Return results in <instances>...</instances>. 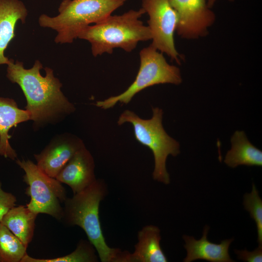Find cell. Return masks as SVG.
<instances>
[{
    "mask_svg": "<svg viewBox=\"0 0 262 262\" xmlns=\"http://www.w3.org/2000/svg\"><path fill=\"white\" fill-rule=\"evenodd\" d=\"M127 0H63L56 16L42 14L38 23L41 27L57 32L54 39L56 43H71L86 27L110 16Z\"/></svg>",
    "mask_w": 262,
    "mask_h": 262,
    "instance_id": "277c9868",
    "label": "cell"
},
{
    "mask_svg": "<svg viewBox=\"0 0 262 262\" xmlns=\"http://www.w3.org/2000/svg\"><path fill=\"white\" fill-rule=\"evenodd\" d=\"M93 157L85 147L79 149L66 163L55 179L71 189L73 194L92 184L95 177Z\"/></svg>",
    "mask_w": 262,
    "mask_h": 262,
    "instance_id": "8fae6325",
    "label": "cell"
},
{
    "mask_svg": "<svg viewBox=\"0 0 262 262\" xmlns=\"http://www.w3.org/2000/svg\"><path fill=\"white\" fill-rule=\"evenodd\" d=\"M209 227L205 226L202 237L196 240L194 237L184 235L182 237L186 250L184 262H191L197 260H204L210 262H234L229 254V247L233 238L223 240L220 244L210 242L207 239Z\"/></svg>",
    "mask_w": 262,
    "mask_h": 262,
    "instance_id": "7c38bea8",
    "label": "cell"
},
{
    "mask_svg": "<svg viewBox=\"0 0 262 262\" xmlns=\"http://www.w3.org/2000/svg\"><path fill=\"white\" fill-rule=\"evenodd\" d=\"M27 9L20 0H0V65L9 63L4 52L15 37V28L20 20L25 23Z\"/></svg>",
    "mask_w": 262,
    "mask_h": 262,
    "instance_id": "4fadbf2b",
    "label": "cell"
},
{
    "mask_svg": "<svg viewBox=\"0 0 262 262\" xmlns=\"http://www.w3.org/2000/svg\"><path fill=\"white\" fill-rule=\"evenodd\" d=\"M134 251L130 254V262H167L160 241L159 228L154 225L144 226L137 234Z\"/></svg>",
    "mask_w": 262,
    "mask_h": 262,
    "instance_id": "9a60e30c",
    "label": "cell"
},
{
    "mask_svg": "<svg viewBox=\"0 0 262 262\" xmlns=\"http://www.w3.org/2000/svg\"><path fill=\"white\" fill-rule=\"evenodd\" d=\"M28 120H30L29 113L20 109L14 99L0 97V155L13 160L16 158L17 154L10 144L9 131Z\"/></svg>",
    "mask_w": 262,
    "mask_h": 262,
    "instance_id": "5bb4252c",
    "label": "cell"
},
{
    "mask_svg": "<svg viewBox=\"0 0 262 262\" xmlns=\"http://www.w3.org/2000/svg\"><path fill=\"white\" fill-rule=\"evenodd\" d=\"M107 194L104 180L97 179L82 191L66 198L61 221L68 226H78L84 230L101 262H129L130 252L110 247L103 234L99 208Z\"/></svg>",
    "mask_w": 262,
    "mask_h": 262,
    "instance_id": "7a4b0ae2",
    "label": "cell"
},
{
    "mask_svg": "<svg viewBox=\"0 0 262 262\" xmlns=\"http://www.w3.org/2000/svg\"><path fill=\"white\" fill-rule=\"evenodd\" d=\"M27 248L6 226L0 222V262H21Z\"/></svg>",
    "mask_w": 262,
    "mask_h": 262,
    "instance_id": "ac0fdd59",
    "label": "cell"
},
{
    "mask_svg": "<svg viewBox=\"0 0 262 262\" xmlns=\"http://www.w3.org/2000/svg\"><path fill=\"white\" fill-rule=\"evenodd\" d=\"M37 215L26 205L14 206L4 215L1 223L27 247L33 237Z\"/></svg>",
    "mask_w": 262,
    "mask_h": 262,
    "instance_id": "e0dca14e",
    "label": "cell"
},
{
    "mask_svg": "<svg viewBox=\"0 0 262 262\" xmlns=\"http://www.w3.org/2000/svg\"><path fill=\"white\" fill-rule=\"evenodd\" d=\"M24 171L23 180L28 185L26 194L30 197L26 206L37 213H45L61 220L63 208L61 203L66 199L65 188L55 178L42 172L30 160H17Z\"/></svg>",
    "mask_w": 262,
    "mask_h": 262,
    "instance_id": "52a82bcc",
    "label": "cell"
},
{
    "mask_svg": "<svg viewBox=\"0 0 262 262\" xmlns=\"http://www.w3.org/2000/svg\"><path fill=\"white\" fill-rule=\"evenodd\" d=\"M84 147L80 138L65 133L55 136L34 157L38 167L49 176L55 178L75 153Z\"/></svg>",
    "mask_w": 262,
    "mask_h": 262,
    "instance_id": "30bf717a",
    "label": "cell"
},
{
    "mask_svg": "<svg viewBox=\"0 0 262 262\" xmlns=\"http://www.w3.org/2000/svg\"><path fill=\"white\" fill-rule=\"evenodd\" d=\"M142 8L149 16L147 23L152 40L150 45L180 64V56L174 39L178 17L169 0H142Z\"/></svg>",
    "mask_w": 262,
    "mask_h": 262,
    "instance_id": "ba28073f",
    "label": "cell"
},
{
    "mask_svg": "<svg viewBox=\"0 0 262 262\" xmlns=\"http://www.w3.org/2000/svg\"><path fill=\"white\" fill-rule=\"evenodd\" d=\"M163 116V111L158 107L152 108V116L148 119L141 118L133 111L126 110L120 114L117 123L118 125L126 123L132 125L136 140L148 147L153 153V179L168 184L170 179L166 167V160L169 155H178L180 147L179 143L164 130L162 124Z\"/></svg>",
    "mask_w": 262,
    "mask_h": 262,
    "instance_id": "5b68a950",
    "label": "cell"
},
{
    "mask_svg": "<svg viewBox=\"0 0 262 262\" xmlns=\"http://www.w3.org/2000/svg\"><path fill=\"white\" fill-rule=\"evenodd\" d=\"M139 56L140 67L133 82L120 94L98 101L96 103L97 107L108 109L118 102L127 104L136 94L149 86L164 83L178 85L181 82L179 68L169 65L163 53L151 45L142 49Z\"/></svg>",
    "mask_w": 262,
    "mask_h": 262,
    "instance_id": "8992f818",
    "label": "cell"
},
{
    "mask_svg": "<svg viewBox=\"0 0 262 262\" xmlns=\"http://www.w3.org/2000/svg\"><path fill=\"white\" fill-rule=\"evenodd\" d=\"M16 197L13 194L3 190L0 181V222L4 215L16 206Z\"/></svg>",
    "mask_w": 262,
    "mask_h": 262,
    "instance_id": "44dd1931",
    "label": "cell"
},
{
    "mask_svg": "<svg viewBox=\"0 0 262 262\" xmlns=\"http://www.w3.org/2000/svg\"><path fill=\"white\" fill-rule=\"evenodd\" d=\"M216 0H207L208 6L209 8L212 7L213 5ZM229 0L230 1H233L234 0Z\"/></svg>",
    "mask_w": 262,
    "mask_h": 262,
    "instance_id": "603a6c76",
    "label": "cell"
},
{
    "mask_svg": "<svg viewBox=\"0 0 262 262\" xmlns=\"http://www.w3.org/2000/svg\"><path fill=\"white\" fill-rule=\"evenodd\" d=\"M231 148L225 156L224 163L235 168L240 165L262 166V151L253 146L243 131H236L231 138Z\"/></svg>",
    "mask_w": 262,
    "mask_h": 262,
    "instance_id": "2e32d148",
    "label": "cell"
},
{
    "mask_svg": "<svg viewBox=\"0 0 262 262\" xmlns=\"http://www.w3.org/2000/svg\"><path fill=\"white\" fill-rule=\"evenodd\" d=\"M7 78L17 84L26 99L25 110L35 128L57 123L75 111V107L61 90L62 83L53 70L46 67L45 76L40 73L42 63L36 60L32 67L25 68L23 62L10 59Z\"/></svg>",
    "mask_w": 262,
    "mask_h": 262,
    "instance_id": "6da1fadb",
    "label": "cell"
},
{
    "mask_svg": "<svg viewBox=\"0 0 262 262\" xmlns=\"http://www.w3.org/2000/svg\"><path fill=\"white\" fill-rule=\"evenodd\" d=\"M178 17V34L185 38L205 35L213 23L214 13L208 6L207 0H169Z\"/></svg>",
    "mask_w": 262,
    "mask_h": 262,
    "instance_id": "9c48e42d",
    "label": "cell"
},
{
    "mask_svg": "<svg viewBox=\"0 0 262 262\" xmlns=\"http://www.w3.org/2000/svg\"><path fill=\"white\" fill-rule=\"evenodd\" d=\"M145 13L141 8L130 10L121 15H111L93 25L86 27L78 38L90 42L94 57L105 53L111 54L115 48L130 52L139 42L151 40L148 26L139 19Z\"/></svg>",
    "mask_w": 262,
    "mask_h": 262,
    "instance_id": "3957f363",
    "label": "cell"
},
{
    "mask_svg": "<svg viewBox=\"0 0 262 262\" xmlns=\"http://www.w3.org/2000/svg\"><path fill=\"white\" fill-rule=\"evenodd\" d=\"M238 259L247 262H262V245H258V247L252 251L246 249L234 250Z\"/></svg>",
    "mask_w": 262,
    "mask_h": 262,
    "instance_id": "7402d4cb",
    "label": "cell"
},
{
    "mask_svg": "<svg viewBox=\"0 0 262 262\" xmlns=\"http://www.w3.org/2000/svg\"><path fill=\"white\" fill-rule=\"evenodd\" d=\"M96 251L94 246L89 241L81 240L75 250L66 256L52 259H38L26 254L21 262H98V257Z\"/></svg>",
    "mask_w": 262,
    "mask_h": 262,
    "instance_id": "d6986e66",
    "label": "cell"
},
{
    "mask_svg": "<svg viewBox=\"0 0 262 262\" xmlns=\"http://www.w3.org/2000/svg\"><path fill=\"white\" fill-rule=\"evenodd\" d=\"M243 205L255 222L257 229V242L259 245H262V200L254 183L252 184L251 192L244 195Z\"/></svg>",
    "mask_w": 262,
    "mask_h": 262,
    "instance_id": "ffe728a7",
    "label": "cell"
}]
</instances>
